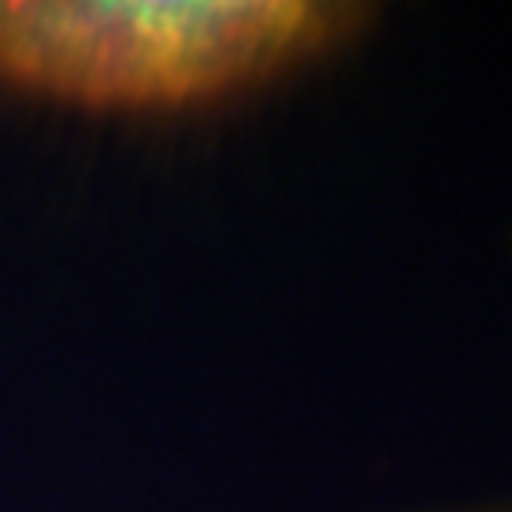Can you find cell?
<instances>
[{
  "label": "cell",
  "mask_w": 512,
  "mask_h": 512,
  "mask_svg": "<svg viewBox=\"0 0 512 512\" xmlns=\"http://www.w3.org/2000/svg\"><path fill=\"white\" fill-rule=\"evenodd\" d=\"M342 27L330 4L0 0V88L110 114L205 107L308 61Z\"/></svg>",
  "instance_id": "1"
}]
</instances>
